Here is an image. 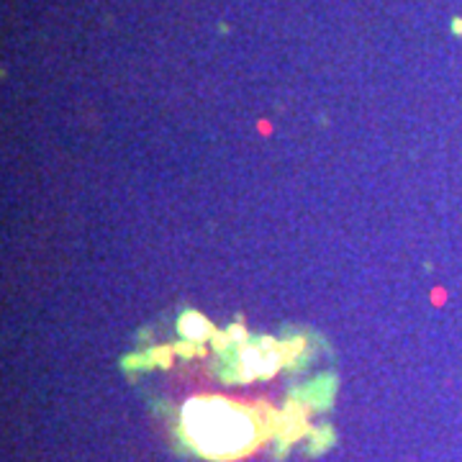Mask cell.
Returning <instances> with one entry per match:
<instances>
[{
  "label": "cell",
  "mask_w": 462,
  "mask_h": 462,
  "mask_svg": "<svg viewBox=\"0 0 462 462\" xmlns=\"http://www.w3.org/2000/svg\"><path fill=\"white\" fill-rule=\"evenodd\" d=\"M188 430L199 439V445L206 452L224 455V452H236L252 442V427L239 413L221 409V406H196L188 416Z\"/></svg>",
  "instance_id": "1"
}]
</instances>
